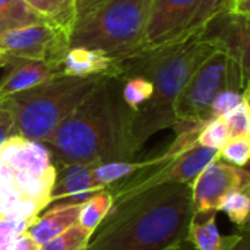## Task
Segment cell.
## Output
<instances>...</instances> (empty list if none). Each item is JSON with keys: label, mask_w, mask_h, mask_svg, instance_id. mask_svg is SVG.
Segmentation results:
<instances>
[{"label": "cell", "mask_w": 250, "mask_h": 250, "mask_svg": "<svg viewBox=\"0 0 250 250\" xmlns=\"http://www.w3.org/2000/svg\"><path fill=\"white\" fill-rule=\"evenodd\" d=\"M192 189L161 183L113 202L85 250H166L188 239Z\"/></svg>", "instance_id": "cell-1"}, {"label": "cell", "mask_w": 250, "mask_h": 250, "mask_svg": "<svg viewBox=\"0 0 250 250\" xmlns=\"http://www.w3.org/2000/svg\"><path fill=\"white\" fill-rule=\"evenodd\" d=\"M132 110L122 98V79L101 76L85 100L44 142L54 164L94 166L132 161Z\"/></svg>", "instance_id": "cell-2"}, {"label": "cell", "mask_w": 250, "mask_h": 250, "mask_svg": "<svg viewBox=\"0 0 250 250\" xmlns=\"http://www.w3.org/2000/svg\"><path fill=\"white\" fill-rule=\"evenodd\" d=\"M215 48L201 41L198 34L186 41L171 45L145 48L141 53L116 62L114 75L136 72L152 83L151 98L130 117V148L136 154L157 132L174 127L176 101L195 70L212 54Z\"/></svg>", "instance_id": "cell-3"}, {"label": "cell", "mask_w": 250, "mask_h": 250, "mask_svg": "<svg viewBox=\"0 0 250 250\" xmlns=\"http://www.w3.org/2000/svg\"><path fill=\"white\" fill-rule=\"evenodd\" d=\"M100 78L57 75L1 98L0 107L12 113L22 138L44 144L94 89Z\"/></svg>", "instance_id": "cell-4"}, {"label": "cell", "mask_w": 250, "mask_h": 250, "mask_svg": "<svg viewBox=\"0 0 250 250\" xmlns=\"http://www.w3.org/2000/svg\"><path fill=\"white\" fill-rule=\"evenodd\" d=\"M152 0H107L69 29L67 45L103 53L114 63L145 50Z\"/></svg>", "instance_id": "cell-5"}, {"label": "cell", "mask_w": 250, "mask_h": 250, "mask_svg": "<svg viewBox=\"0 0 250 250\" xmlns=\"http://www.w3.org/2000/svg\"><path fill=\"white\" fill-rule=\"evenodd\" d=\"M223 89L245 92L249 91V81L237 62L215 51L195 70L180 92L174 105L177 122L205 123L214 98Z\"/></svg>", "instance_id": "cell-6"}, {"label": "cell", "mask_w": 250, "mask_h": 250, "mask_svg": "<svg viewBox=\"0 0 250 250\" xmlns=\"http://www.w3.org/2000/svg\"><path fill=\"white\" fill-rule=\"evenodd\" d=\"M217 12L218 0H152L145 26V48L195 37Z\"/></svg>", "instance_id": "cell-7"}, {"label": "cell", "mask_w": 250, "mask_h": 250, "mask_svg": "<svg viewBox=\"0 0 250 250\" xmlns=\"http://www.w3.org/2000/svg\"><path fill=\"white\" fill-rule=\"evenodd\" d=\"M67 34L66 29L51 22L3 32L0 34V57L42 60L53 64L57 70V62L69 47Z\"/></svg>", "instance_id": "cell-8"}, {"label": "cell", "mask_w": 250, "mask_h": 250, "mask_svg": "<svg viewBox=\"0 0 250 250\" xmlns=\"http://www.w3.org/2000/svg\"><path fill=\"white\" fill-rule=\"evenodd\" d=\"M198 38L215 51L239 63L245 78L250 76V28L249 16L230 10L217 12L198 32Z\"/></svg>", "instance_id": "cell-9"}, {"label": "cell", "mask_w": 250, "mask_h": 250, "mask_svg": "<svg viewBox=\"0 0 250 250\" xmlns=\"http://www.w3.org/2000/svg\"><path fill=\"white\" fill-rule=\"evenodd\" d=\"M250 174L246 167H237L217 158L190 185L193 211H218L220 204L233 192H249Z\"/></svg>", "instance_id": "cell-10"}, {"label": "cell", "mask_w": 250, "mask_h": 250, "mask_svg": "<svg viewBox=\"0 0 250 250\" xmlns=\"http://www.w3.org/2000/svg\"><path fill=\"white\" fill-rule=\"evenodd\" d=\"M0 161L12 171L54 183L56 166L48 148L22 136H13L0 146Z\"/></svg>", "instance_id": "cell-11"}, {"label": "cell", "mask_w": 250, "mask_h": 250, "mask_svg": "<svg viewBox=\"0 0 250 250\" xmlns=\"http://www.w3.org/2000/svg\"><path fill=\"white\" fill-rule=\"evenodd\" d=\"M56 179L50 190L48 208L82 205L91 196L103 190L91 177L92 166L54 164ZM95 166V164H94Z\"/></svg>", "instance_id": "cell-12"}, {"label": "cell", "mask_w": 250, "mask_h": 250, "mask_svg": "<svg viewBox=\"0 0 250 250\" xmlns=\"http://www.w3.org/2000/svg\"><path fill=\"white\" fill-rule=\"evenodd\" d=\"M3 59L6 62V66L3 67V76L0 78V100L15 92L32 88L59 75L53 64L42 60L7 57Z\"/></svg>", "instance_id": "cell-13"}, {"label": "cell", "mask_w": 250, "mask_h": 250, "mask_svg": "<svg viewBox=\"0 0 250 250\" xmlns=\"http://www.w3.org/2000/svg\"><path fill=\"white\" fill-rule=\"evenodd\" d=\"M57 70L60 75L79 78L105 76L114 75L116 63L100 51L82 47H67L57 62Z\"/></svg>", "instance_id": "cell-14"}, {"label": "cell", "mask_w": 250, "mask_h": 250, "mask_svg": "<svg viewBox=\"0 0 250 250\" xmlns=\"http://www.w3.org/2000/svg\"><path fill=\"white\" fill-rule=\"evenodd\" d=\"M82 205L48 208L41 217L38 215L26 234L40 246L45 245L56 236L66 231L69 227L78 223L79 211Z\"/></svg>", "instance_id": "cell-15"}, {"label": "cell", "mask_w": 250, "mask_h": 250, "mask_svg": "<svg viewBox=\"0 0 250 250\" xmlns=\"http://www.w3.org/2000/svg\"><path fill=\"white\" fill-rule=\"evenodd\" d=\"M217 214L215 209L193 212L188 239L196 250H221L223 236L218 230Z\"/></svg>", "instance_id": "cell-16"}, {"label": "cell", "mask_w": 250, "mask_h": 250, "mask_svg": "<svg viewBox=\"0 0 250 250\" xmlns=\"http://www.w3.org/2000/svg\"><path fill=\"white\" fill-rule=\"evenodd\" d=\"M41 22L48 21L23 0H0V34Z\"/></svg>", "instance_id": "cell-17"}, {"label": "cell", "mask_w": 250, "mask_h": 250, "mask_svg": "<svg viewBox=\"0 0 250 250\" xmlns=\"http://www.w3.org/2000/svg\"><path fill=\"white\" fill-rule=\"evenodd\" d=\"M122 79V98L133 111L139 110L152 95L151 81L136 72H123L116 75Z\"/></svg>", "instance_id": "cell-18"}, {"label": "cell", "mask_w": 250, "mask_h": 250, "mask_svg": "<svg viewBox=\"0 0 250 250\" xmlns=\"http://www.w3.org/2000/svg\"><path fill=\"white\" fill-rule=\"evenodd\" d=\"M31 9L44 16L48 22L69 32L75 22L73 0H23Z\"/></svg>", "instance_id": "cell-19"}, {"label": "cell", "mask_w": 250, "mask_h": 250, "mask_svg": "<svg viewBox=\"0 0 250 250\" xmlns=\"http://www.w3.org/2000/svg\"><path fill=\"white\" fill-rule=\"evenodd\" d=\"M111 207H113V196L105 188L98 193H95L94 196H91L85 204H82L78 217V224L94 233V230L105 218Z\"/></svg>", "instance_id": "cell-20"}, {"label": "cell", "mask_w": 250, "mask_h": 250, "mask_svg": "<svg viewBox=\"0 0 250 250\" xmlns=\"http://www.w3.org/2000/svg\"><path fill=\"white\" fill-rule=\"evenodd\" d=\"M142 166V161H111L95 164L91 168V177L100 188H110L130 176Z\"/></svg>", "instance_id": "cell-21"}, {"label": "cell", "mask_w": 250, "mask_h": 250, "mask_svg": "<svg viewBox=\"0 0 250 250\" xmlns=\"http://www.w3.org/2000/svg\"><path fill=\"white\" fill-rule=\"evenodd\" d=\"M92 231L81 227L78 223L69 227L62 234L41 246V250H85Z\"/></svg>", "instance_id": "cell-22"}, {"label": "cell", "mask_w": 250, "mask_h": 250, "mask_svg": "<svg viewBox=\"0 0 250 250\" xmlns=\"http://www.w3.org/2000/svg\"><path fill=\"white\" fill-rule=\"evenodd\" d=\"M250 209L249 192H233L223 199L218 211H223L242 230L248 227Z\"/></svg>", "instance_id": "cell-23"}, {"label": "cell", "mask_w": 250, "mask_h": 250, "mask_svg": "<svg viewBox=\"0 0 250 250\" xmlns=\"http://www.w3.org/2000/svg\"><path fill=\"white\" fill-rule=\"evenodd\" d=\"M245 98H249V91H237V89H223L212 101L205 123L214 119H224L230 111H233L236 107H239Z\"/></svg>", "instance_id": "cell-24"}, {"label": "cell", "mask_w": 250, "mask_h": 250, "mask_svg": "<svg viewBox=\"0 0 250 250\" xmlns=\"http://www.w3.org/2000/svg\"><path fill=\"white\" fill-rule=\"evenodd\" d=\"M230 141L229 129L226 126V122L223 119H214L207 123H204L199 136H198V145L212 149H221L227 142Z\"/></svg>", "instance_id": "cell-25"}, {"label": "cell", "mask_w": 250, "mask_h": 250, "mask_svg": "<svg viewBox=\"0 0 250 250\" xmlns=\"http://www.w3.org/2000/svg\"><path fill=\"white\" fill-rule=\"evenodd\" d=\"M226 126L229 129L230 139L249 138L250 136V108L249 98H245L243 103L230 111L224 119Z\"/></svg>", "instance_id": "cell-26"}, {"label": "cell", "mask_w": 250, "mask_h": 250, "mask_svg": "<svg viewBox=\"0 0 250 250\" xmlns=\"http://www.w3.org/2000/svg\"><path fill=\"white\" fill-rule=\"evenodd\" d=\"M220 158L229 164L237 167H246L250 158V139L249 138L230 139L220 149Z\"/></svg>", "instance_id": "cell-27"}, {"label": "cell", "mask_w": 250, "mask_h": 250, "mask_svg": "<svg viewBox=\"0 0 250 250\" xmlns=\"http://www.w3.org/2000/svg\"><path fill=\"white\" fill-rule=\"evenodd\" d=\"M35 220L37 217L35 218L1 217L0 218V248L10 245L15 239L25 234Z\"/></svg>", "instance_id": "cell-28"}, {"label": "cell", "mask_w": 250, "mask_h": 250, "mask_svg": "<svg viewBox=\"0 0 250 250\" xmlns=\"http://www.w3.org/2000/svg\"><path fill=\"white\" fill-rule=\"evenodd\" d=\"M18 127L16 122L12 116V113L3 107H0V146L10 138L18 136ZM21 136V135H19Z\"/></svg>", "instance_id": "cell-29"}, {"label": "cell", "mask_w": 250, "mask_h": 250, "mask_svg": "<svg viewBox=\"0 0 250 250\" xmlns=\"http://www.w3.org/2000/svg\"><path fill=\"white\" fill-rule=\"evenodd\" d=\"M221 250H249V236L248 227L242 229V233L233 234L229 237H223Z\"/></svg>", "instance_id": "cell-30"}, {"label": "cell", "mask_w": 250, "mask_h": 250, "mask_svg": "<svg viewBox=\"0 0 250 250\" xmlns=\"http://www.w3.org/2000/svg\"><path fill=\"white\" fill-rule=\"evenodd\" d=\"M107 0H73L75 4V21L89 15L97 7L104 4Z\"/></svg>", "instance_id": "cell-31"}, {"label": "cell", "mask_w": 250, "mask_h": 250, "mask_svg": "<svg viewBox=\"0 0 250 250\" xmlns=\"http://www.w3.org/2000/svg\"><path fill=\"white\" fill-rule=\"evenodd\" d=\"M220 10H230L239 15H250V0H218Z\"/></svg>", "instance_id": "cell-32"}, {"label": "cell", "mask_w": 250, "mask_h": 250, "mask_svg": "<svg viewBox=\"0 0 250 250\" xmlns=\"http://www.w3.org/2000/svg\"><path fill=\"white\" fill-rule=\"evenodd\" d=\"M7 250H41V246L34 242L26 233L19 236L18 239H15L9 246H7Z\"/></svg>", "instance_id": "cell-33"}, {"label": "cell", "mask_w": 250, "mask_h": 250, "mask_svg": "<svg viewBox=\"0 0 250 250\" xmlns=\"http://www.w3.org/2000/svg\"><path fill=\"white\" fill-rule=\"evenodd\" d=\"M166 250H196L193 248V245L189 242V239H186V240H183V242H180V243H177V245H174V246H171V248H168V249Z\"/></svg>", "instance_id": "cell-34"}, {"label": "cell", "mask_w": 250, "mask_h": 250, "mask_svg": "<svg viewBox=\"0 0 250 250\" xmlns=\"http://www.w3.org/2000/svg\"><path fill=\"white\" fill-rule=\"evenodd\" d=\"M0 218H1V215H0Z\"/></svg>", "instance_id": "cell-35"}]
</instances>
